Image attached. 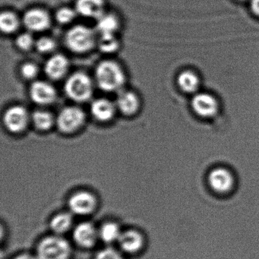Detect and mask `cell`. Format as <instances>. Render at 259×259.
<instances>
[{
  "label": "cell",
  "mask_w": 259,
  "mask_h": 259,
  "mask_svg": "<svg viewBox=\"0 0 259 259\" xmlns=\"http://www.w3.org/2000/svg\"><path fill=\"white\" fill-rule=\"evenodd\" d=\"M95 78L100 89L105 92L119 90L125 82V75L120 66L113 61H103L98 65Z\"/></svg>",
  "instance_id": "6da1fadb"
},
{
  "label": "cell",
  "mask_w": 259,
  "mask_h": 259,
  "mask_svg": "<svg viewBox=\"0 0 259 259\" xmlns=\"http://www.w3.org/2000/svg\"><path fill=\"white\" fill-rule=\"evenodd\" d=\"M65 92L66 95L77 102H84L91 98L93 92V85L90 78L82 72H76L71 75L66 84Z\"/></svg>",
  "instance_id": "7a4b0ae2"
},
{
  "label": "cell",
  "mask_w": 259,
  "mask_h": 259,
  "mask_svg": "<svg viewBox=\"0 0 259 259\" xmlns=\"http://www.w3.org/2000/svg\"><path fill=\"white\" fill-rule=\"evenodd\" d=\"M65 41L66 47L72 52H87L95 45V34L88 27L77 25L66 33Z\"/></svg>",
  "instance_id": "3957f363"
},
{
  "label": "cell",
  "mask_w": 259,
  "mask_h": 259,
  "mask_svg": "<svg viewBox=\"0 0 259 259\" xmlns=\"http://www.w3.org/2000/svg\"><path fill=\"white\" fill-rule=\"evenodd\" d=\"M70 245L66 239L59 236H51L44 239L37 248L38 259H67Z\"/></svg>",
  "instance_id": "277c9868"
},
{
  "label": "cell",
  "mask_w": 259,
  "mask_h": 259,
  "mask_svg": "<svg viewBox=\"0 0 259 259\" xmlns=\"http://www.w3.org/2000/svg\"><path fill=\"white\" fill-rule=\"evenodd\" d=\"M84 122V113L76 107L63 109L57 119V127L60 132L72 133L77 131Z\"/></svg>",
  "instance_id": "5b68a950"
},
{
  "label": "cell",
  "mask_w": 259,
  "mask_h": 259,
  "mask_svg": "<svg viewBox=\"0 0 259 259\" xmlns=\"http://www.w3.org/2000/svg\"><path fill=\"white\" fill-rule=\"evenodd\" d=\"M192 107L198 116L202 118H211L218 113L219 104L213 95L199 93L192 98Z\"/></svg>",
  "instance_id": "8992f818"
},
{
  "label": "cell",
  "mask_w": 259,
  "mask_h": 259,
  "mask_svg": "<svg viewBox=\"0 0 259 259\" xmlns=\"http://www.w3.org/2000/svg\"><path fill=\"white\" fill-rule=\"evenodd\" d=\"M4 122L9 131L14 133H20L28 125V112L22 106H13L6 111Z\"/></svg>",
  "instance_id": "52a82bcc"
},
{
  "label": "cell",
  "mask_w": 259,
  "mask_h": 259,
  "mask_svg": "<svg viewBox=\"0 0 259 259\" xmlns=\"http://www.w3.org/2000/svg\"><path fill=\"white\" fill-rule=\"evenodd\" d=\"M30 96L36 104L48 105L55 101L57 92L49 83L37 81L31 84Z\"/></svg>",
  "instance_id": "ba28073f"
},
{
  "label": "cell",
  "mask_w": 259,
  "mask_h": 259,
  "mask_svg": "<svg viewBox=\"0 0 259 259\" xmlns=\"http://www.w3.org/2000/svg\"><path fill=\"white\" fill-rule=\"evenodd\" d=\"M208 183L215 192L227 193L233 188V176L224 168H216L209 174Z\"/></svg>",
  "instance_id": "9c48e42d"
},
{
  "label": "cell",
  "mask_w": 259,
  "mask_h": 259,
  "mask_svg": "<svg viewBox=\"0 0 259 259\" xmlns=\"http://www.w3.org/2000/svg\"><path fill=\"white\" fill-rule=\"evenodd\" d=\"M23 22L28 30L37 32L46 30L50 26L51 19L45 10L33 9L25 13Z\"/></svg>",
  "instance_id": "30bf717a"
},
{
  "label": "cell",
  "mask_w": 259,
  "mask_h": 259,
  "mask_svg": "<svg viewBox=\"0 0 259 259\" xmlns=\"http://www.w3.org/2000/svg\"><path fill=\"white\" fill-rule=\"evenodd\" d=\"M69 205L71 210L76 214H88L95 208V199L89 192H80L72 195Z\"/></svg>",
  "instance_id": "8fae6325"
},
{
  "label": "cell",
  "mask_w": 259,
  "mask_h": 259,
  "mask_svg": "<svg viewBox=\"0 0 259 259\" xmlns=\"http://www.w3.org/2000/svg\"><path fill=\"white\" fill-rule=\"evenodd\" d=\"M69 67L67 59L64 56L57 54L53 56L45 64V72L50 78L58 80L66 75Z\"/></svg>",
  "instance_id": "7c38bea8"
},
{
  "label": "cell",
  "mask_w": 259,
  "mask_h": 259,
  "mask_svg": "<svg viewBox=\"0 0 259 259\" xmlns=\"http://www.w3.org/2000/svg\"><path fill=\"white\" fill-rule=\"evenodd\" d=\"M75 10L84 17L98 19L104 13V0H78Z\"/></svg>",
  "instance_id": "4fadbf2b"
},
{
  "label": "cell",
  "mask_w": 259,
  "mask_h": 259,
  "mask_svg": "<svg viewBox=\"0 0 259 259\" xmlns=\"http://www.w3.org/2000/svg\"><path fill=\"white\" fill-rule=\"evenodd\" d=\"M98 233L90 223H82L77 226L74 231V239L78 245L91 247L96 242Z\"/></svg>",
  "instance_id": "5bb4252c"
},
{
  "label": "cell",
  "mask_w": 259,
  "mask_h": 259,
  "mask_svg": "<svg viewBox=\"0 0 259 259\" xmlns=\"http://www.w3.org/2000/svg\"><path fill=\"white\" fill-rule=\"evenodd\" d=\"M91 112L95 119L101 122H107L113 118L115 113L113 104L104 98L95 100L91 107Z\"/></svg>",
  "instance_id": "9a60e30c"
},
{
  "label": "cell",
  "mask_w": 259,
  "mask_h": 259,
  "mask_svg": "<svg viewBox=\"0 0 259 259\" xmlns=\"http://www.w3.org/2000/svg\"><path fill=\"white\" fill-rule=\"evenodd\" d=\"M116 104L124 115L131 116L139 110V98L133 92H122L118 95Z\"/></svg>",
  "instance_id": "2e32d148"
},
{
  "label": "cell",
  "mask_w": 259,
  "mask_h": 259,
  "mask_svg": "<svg viewBox=\"0 0 259 259\" xmlns=\"http://www.w3.org/2000/svg\"><path fill=\"white\" fill-rule=\"evenodd\" d=\"M177 84L186 93H195L199 88L200 79L195 72L186 70L178 75Z\"/></svg>",
  "instance_id": "e0dca14e"
},
{
  "label": "cell",
  "mask_w": 259,
  "mask_h": 259,
  "mask_svg": "<svg viewBox=\"0 0 259 259\" xmlns=\"http://www.w3.org/2000/svg\"><path fill=\"white\" fill-rule=\"evenodd\" d=\"M118 241L122 249L128 252L138 251L142 245V236L138 232L133 230H128L121 233Z\"/></svg>",
  "instance_id": "ac0fdd59"
},
{
  "label": "cell",
  "mask_w": 259,
  "mask_h": 259,
  "mask_svg": "<svg viewBox=\"0 0 259 259\" xmlns=\"http://www.w3.org/2000/svg\"><path fill=\"white\" fill-rule=\"evenodd\" d=\"M97 20V28L101 34H114L119 28V22L113 15L104 13Z\"/></svg>",
  "instance_id": "d6986e66"
},
{
  "label": "cell",
  "mask_w": 259,
  "mask_h": 259,
  "mask_svg": "<svg viewBox=\"0 0 259 259\" xmlns=\"http://www.w3.org/2000/svg\"><path fill=\"white\" fill-rule=\"evenodd\" d=\"M32 120L36 128L41 131L50 130L54 125V117L49 112L37 110L32 115Z\"/></svg>",
  "instance_id": "ffe728a7"
},
{
  "label": "cell",
  "mask_w": 259,
  "mask_h": 259,
  "mask_svg": "<svg viewBox=\"0 0 259 259\" xmlns=\"http://www.w3.org/2000/svg\"><path fill=\"white\" fill-rule=\"evenodd\" d=\"M19 21L14 13L10 12L3 13L0 16V28L3 32L10 34L17 30Z\"/></svg>",
  "instance_id": "44dd1931"
},
{
  "label": "cell",
  "mask_w": 259,
  "mask_h": 259,
  "mask_svg": "<svg viewBox=\"0 0 259 259\" xmlns=\"http://www.w3.org/2000/svg\"><path fill=\"white\" fill-rule=\"evenodd\" d=\"M99 234L104 242L111 243L119 240L121 233L119 227L116 224L107 223L101 227Z\"/></svg>",
  "instance_id": "7402d4cb"
},
{
  "label": "cell",
  "mask_w": 259,
  "mask_h": 259,
  "mask_svg": "<svg viewBox=\"0 0 259 259\" xmlns=\"http://www.w3.org/2000/svg\"><path fill=\"white\" fill-rule=\"evenodd\" d=\"M72 224V217L68 213H60L53 218L51 223L52 230L57 233H63L69 230Z\"/></svg>",
  "instance_id": "603a6c76"
},
{
  "label": "cell",
  "mask_w": 259,
  "mask_h": 259,
  "mask_svg": "<svg viewBox=\"0 0 259 259\" xmlns=\"http://www.w3.org/2000/svg\"><path fill=\"white\" fill-rule=\"evenodd\" d=\"M98 46L103 53L110 54L118 49L119 42L114 37V34H101Z\"/></svg>",
  "instance_id": "cb8c5ba5"
},
{
  "label": "cell",
  "mask_w": 259,
  "mask_h": 259,
  "mask_svg": "<svg viewBox=\"0 0 259 259\" xmlns=\"http://www.w3.org/2000/svg\"><path fill=\"white\" fill-rule=\"evenodd\" d=\"M75 12L72 9L63 8L60 9L56 15L57 22L59 23L66 25V24L70 23L75 18Z\"/></svg>",
  "instance_id": "d4e9b609"
},
{
  "label": "cell",
  "mask_w": 259,
  "mask_h": 259,
  "mask_svg": "<svg viewBox=\"0 0 259 259\" xmlns=\"http://www.w3.org/2000/svg\"><path fill=\"white\" fill-rule=\"evenodd\" d=\"M56 48V44L52 38L48 37H41L36 43V48L40 53L46 54L51 52Z\"/></svg>",
  "instance_id": "484cf974"
},
{
  "label": "cell",
  "mask_w": 259,
  "mask_h": 259,
  "mask_svg": "<svg viewBox=\"0 0 259 259\" xmlns=\"http://www.w3.org/2000/svg\"><path fill=\"white\" fill-rule=\"evenodd\" d=\"M34 45V38L31 34L23 33L16 39V45L22 51H28Z\"/></svg>",
  "instance_id": "4316f807"
},
{
  "label": "cell",
  "mask_w": 259,
  "mask_h": 259,
  "mask_svg": "<svg viewBox=\"0 0 259 259\" xmlns=\"http://www.w3.org/2000/svg\"><path fill=\"white\" fill-rule=\"evenodd\" d=\"M21 73L22 76L26 79H33L35 78L38 73V69L37 66L32 63H25L21 69Z\"/></svg>",
  "instance_id": "83f0119b"
},
{
  "label": "cell",
  "mask_w": 259,
  "mask_h": 259,
  "mask_svg": "<svg viewBox=\"0 0 259 259\" xmlns=\"http://www.w3.org/2000/svg\"><path fill=\"white\" fill-rule=\"evenodd\" d=\"M96 259H123L121 254L113 248H105L98 253Z\"/></svg>",
  "instance_id": "f1b7e54d"
},
{
  "label": "cell",
  "mask_w": 259,
  "mask_h": 259,
  "mask_svg": "<svg viewBox=\"0 0 259 259\" xmlns=\"http://www.w3.org/2000/svg\"><path fill=\"white\" fill-rule=\"evenodd\" d=\"M251 9L254 15L259 16V0H251Z\"/></svg>",
  "instance_id": "f546056e"
},
{
  "label": "cell",
  "mask_w": 259,
  "mask_h": 259,
  "mask_svg": "<svg viewBox=\"0 0 259 259\" xmlns=\"http://www.w3.org/2000/svg\"><path fill=\"white\" fill-rule=\"evenodd\" d=\"M16 259H35L32 256L28 255V254H22V255L19 256Z\"/></svg>",
  "instance_id": "4dcf8cb0"
},
{
  "label": "cell",
  "mask_w": 259,
  "mask_h": 259,
  "mask_svg": "<svg viewBox=\"0 0 259 259\" xmlns=\"http://www.w3.org/2000/svg\"><path fill=\"white\" fill-rule=\"evenodd\" d=\"M241 1H244V0H241Z\"/></svg>",
  "instance_id": "1f68e13d"
}]
</instances>
